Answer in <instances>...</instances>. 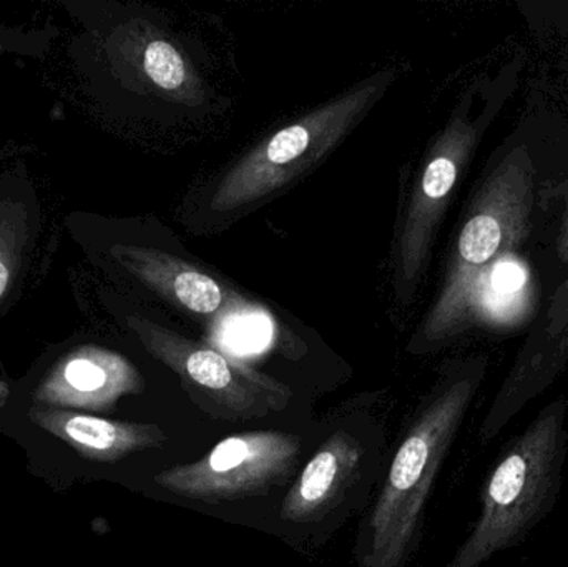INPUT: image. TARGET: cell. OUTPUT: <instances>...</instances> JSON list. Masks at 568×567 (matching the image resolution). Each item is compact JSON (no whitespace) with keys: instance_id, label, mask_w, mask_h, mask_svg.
<instances>
[{"instance_id":"1","label":"cell","mask_w":568,"mask_h":567,"mask_svg":"<svg viewBox=\"0 0 568 567\" xmlns=\"http://www.w3.org/2000/svg\"><path fill=\"white\" fill-rule=\"evenodd\" d=\"M567 416V399H554L504 446L484 482L479 516L446 567H483L549 518L562 492Z\"/></svg>"},{"instance_id":"2","label":"cell","mask_w":568,"mask_h":567,"mask_svg":"<svg viewBox=\"0 0 568 567\" xmlns=\"http://www.w3.org/2000/svg\"><path fill=\"white\" fill-rule=\"evenodd\" d=\"M486 363L447 376L407 429L369 519L359 567H404L416 549L424 508L483 385Z\"/></svg>"},{"instance_id":"3","label":"cell","mask_w":568,"mask_h":567,"mask_svg":"<svg viewBox=\"0 0 568 567\" xmlns=\"http://www.w3.org/2000/svg\"><path fill=\"white\" fill-rule=\"evenodd\" d=\"M532 205V162L526 150L514 149L474 199L457 236L446 283L426 318L424 343L444 342L479 322L487 280L497 275V265L516 255L529 235Z\"/></svg>"},{"instance_id":"4","label":"cell","mask_w":568,"mask_h":567,"mask_svg":"<svg viewBox=\"0 0 568 567\" xmlns=\"http://www.w3.org/2000/svg\"><path fill=\"white\" fill-rule=\"evenodd\" d=\"M387 83V75L371 79L270 136L223 175L210 196V212H239L313 169L356 126Z\"/></svg>"},{"instance_id":"5","label":"cell","mask_w":568,"mask_h":567,"mask_svg":"<svg viewBox=\"0 0 568 567\" xmlns=\"http://www.w3.org/2000/svg\"><path fill=\"white\" fill-rule=\"evenodd\" d=\"M301 449L300 436L291 433H242L223 439L199 462L165 469L155 482L180 498L205 505L256 498L290 478Z\"/></svg>"},{"instance_id":"6","label":"cell","mask_w":568,"mask_h":567,"mask_svg":"<svg viewBox=\"0 0 568 567\" xmlns=\"http://www.w3.org/2000/svg\"><path fill=\"white\" fill-rule=\"evenodd\" d=\"M143 342L173 369L183 385L220 418L246 422L286 408L291 389L275 378L230 360L212 346L192 342L155 323H143Z\"/></svg>"},{"instance_id":"7","label":"cell","mask_w":568,"mask_h":567,"mask_svg":"<svg viewBox=\"0 0 568 567\" xmlns=\"http://www.w3.org/2000/svg\"><path fill=\"white\" fill-rule=\"evenodd\" d=\"M469 102L467 97L466 105L456 110L430 149L407 209L396 260L397 293L404 303L409 302L426 269L434 233L460 172L493 119L490 105L479 117L470 115Z\"/></svg>"},{"instance_id":"8","label":"cell","mask_w":568,"mask_h":567,"mask_svg":"<svg viewBox=\"0 0 568 567\" xmlns=\"http://www.w3.org/2000/svg\"><path fill=\"white\" fill-rule=\"evenodd\" d=\"M568 365V282L550 303L546 322L529 338L480 426V439L493 442L509 423L539 398Z\"/></svg>"},{"instance_id":"9","label":"cell","mask_w":568,"mask_h":567,"mask_svg":"<svg viewBox=\"0 0 568 567\" xmlns=\"http://www.w3.org/2000/svg\"><path fill=\"white\" fill-rule=\"evenodd\" d=\"M126 255L130 269L176 308L220 320L222 326L258 315L256 305L179 256L143 249L126 250Z\"/></svg>"},{"instance_id":"10","label":"cell","mask_w":568,"mask_h":567,"mask_svg":"<svg viewBox=\"0 0 568 567\" xmlns=\"http://www.w3.org/2000/svg\"><path fill=\"white\" fill-rule=\"evenodd\" d=\"M364 449L356 436L336 432L310 459L282 505L287 523L317 522L334 508L359 478Z\"/></svg>"},{"instance_id":"11","label":"cell","mask_w":568,"mask_h":567,"mask_svg":"<svg viewBox=\"0 0 568 567\" xmlns=\"http://www.w3.org/2000/svg\"><path fill=\"white\" fill-rule=\"evenodd\" d=\"M143 69L159 89L190 97L193 103V93H196L199 82L182 52L173 43L152 40L143 52Z\"/></svg>"},{"instance_id":"12","label":"cell","mask_w":568,"mask_h":567,"mask_svg":"<svg viewBox=\"0 0 568 567\" xmlns=\"http://www.w3.org/2000/svg\"><path fill=\"white\" fill-rule=\"evenodd\" d=\"M557 253H559V259L568 265V196L566 200V210H564L562 229H560Z\"/></svg>"},{"instance_id":"13","label":"cell","mask_w":568,"mask_h":567,"mask_svg":"<svg viewBox=\"0 0 568 567\" xmlns=\"http://www.w3.org/2000/svg\"><path fill=\"white\" fill-rule=\"evenodd\" d=\"M7 280H9V272H7L6 265L0 263V295H2L3 290H6Z\"/></svg>"}]
</instances>
